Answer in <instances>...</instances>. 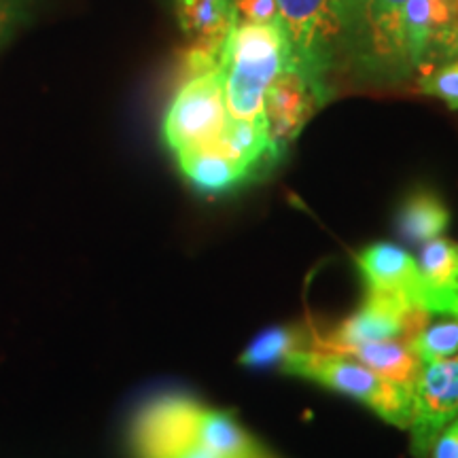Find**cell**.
Segmentation results:
<instances>
[{
	"mask_svg": "<svg viewBox=\"0 0 458 458\" xmlns=\"http://www.w3.org/2000/svg\"><path fill=\"white\" fill-rule=\"evenodd\" d=\"M136 458H283L232 411L185 394L147 405L131 428Z\"/></svg>",
	"mask_w": 458,
	"mask_h": 458,
	"instance_id": "cell-1",
	"label": "cell"
},
{
	"mask_svg": "<svg viewBox=\"0 0 458 458\" xmlns=\"http://www.w3.org/2000/svg\"><path fill=\"white\" fill-rule=\"evenodd\" d=\"M289 60L327 105L331 77L348 66L354 0H276Z\"/></svg>",
	"mask_w": 458,
	"mask_h": 458,
	"instance_id": "cell-2",
	"label": "cell"
},
{
	"mask_svg": "<svg viewBox=\"0 0 458 458\" xmlns=\"http://www.w3.org/2000/svg\"><path fill=\"white\" fill-rule=\"evenodd\" d=\"M289 57L283 28L238 21L223 51L227 117L266 122V94Z\"/></svg>",
	"mask_w": 458,
	"mask_h": 458,
	"instance_id": "cell-3",
	"label": "cell"
},
{
	"mask_svg": "<svg viewBox=\"0 0 458 458\" xmlns=\"http://www.w3.org/2000/svg\"><path fill=\"white\" fill-rule=\"evenodd\" d=\"M278 369L359 401L388 425L399 428L410 427L411 388L385 380L348 354L301 348L286 354L278 363Z\"/></svg>",
	"mask_w": 458,
	"mask_h": 458,
	"instance_id": "cell-4",
	"label": "cell"
},
{
	"mask_svg": "<svg viewBox=\"0 0 458 458\" xmlns=\"http://www.w3.org/2000/svg\"><path fill=\"white\" fill-rule=\"evenodd\" d=\"M410 0H354L348 66L359 79L394 83L411 71L403 49V11Z\"/></svg>",
	"mask_w": 458,
	"mask_h": 458,
	"instance_id": "cell-5",
	"label": "cell"
},
{
	"mask_svg": "<svg viewBox=\"0 0 458 458\" xmlns=\"http://www.w3.org/2000/svg\"><path fill=\"white\" fill-rule=\"evenodd\" d=\"M227 122L225 71L187 77L164 119V139L174 153L206 145L221 136Z\"/></svg>",
	"mask_w": 458,
	"mask_h": 458,
	"instance_id": "cell-6",
	"label": "cell"
},
{
	"mask_svg": "<svg viewBox=\"0 0 458 458\" xmlns=\"http://www.w3.org/2000/svg\"><path fill=\"white\" fill-rule=\"evenodd\" d=\"M458 418V352L422 368L411 393L410 452L428 458L437 435Z\"/></svg>",
	"mask_w": 458,
	"mask_h": 458,
	"instance_id": "cell-7",
	"label": "cell"
},
{
	"mask_svg": "<svg viewBox=\"0 0 458 458\" xmlns=\"http://www.w3.org/2000/svg\"><path fill=\"white\" fill-rule=\"evenodd\" d=\"M458 0H410L403 11V49L410 71L427 72L454 57Z\"/></svg>",
	"mask_w": 458,
	"mask_h": 458,
	"instance_id": "cell-8",
	"label": "cell"
},
{
	"mask_svg": "<svg viewBox=\"0 0 458 458\" xmlns=\"http://www.w3.org/2000/svg\"><path fill=\"white\" fill-rule=\"evenodd\" d=\"M325 106L314 85L286 57L266 94V122L274 156L293 142L312 114Z\"/></svg>",
	"mask_w": 458,
	"mask_h": 458,
	"instance_id": "cell-9",
	"label": "cell"
},
{
	"mask_svg": "<svg viewBox=\"0 0 458 458\" xmlns=\"http://www.w3.org/2000/svg\"><path fill=\"white\" fill-rule=\"evenodd\" d=\"M357 266L363 274L368 291L388 295L410 310H422L425 291L418 259L401 246L376 242L357 255Z\"/></svg>",
	"mask_w": 458,
	"mask_h": 458,
	"instance_id": "cell-10",
	"label": "cell"
},
{
	"mask_svg": "<svg viewBox=\"0 0 458 458\" xmlns=\"http://www.w3.org/2000/svg\"><path fill=\"white\" fill-rule=\"evenodd\" d=\"M411 312L393 297L368 291L363 303L352 317H348L327 337L314 340L312 348H331L340 344H371L385 340H399L405 329V320Z\"/></svg>",
	"mask_w": 458,
	"mask_h": 458,
	"instance_id": "cell-11",
	"label": "cell"
},
{
	"mask_svg": "<svg viewBox=\"0 0 458 458\" xmlns=\"http://www.w3.org/2000/svg\"><path fill=\"white\" fill-rule=\"evenodd\" d=\"M422 308L431 318L452 317L458 310V246L450 240L435 238L422 244L420 259Z\"/></svg>",
	"mask_w": 458,
	"mask_h": 458,
	"instance_id": "cell-12",
	"label": "cell"
},
{
	"mask_svg": "<svg viewBox=\"0 0 458 458\" xmlns=\"http://www.w3.org/2000/svg\"><path fill=\"white\" fill-rule=\"evenodd\" d=\"M320 351L348 354V357L357 359L359 363H363L365 368L376 371V374L385 377V380L394 382V385L399 386L411 388V393H414L418 376H420L422 368H425V363L416 357V352L401 340H385L371 344H340V346L320 348Z\"/></svg>",
	"mask_w": 458,
	"mask_h": 458,
	"instance_id": "cell-13",
	"label": "cell"
},
{
	"mask_svg": "<svg viewBox=\"0 0 458 458\" xmlns=\"http://www.w3.org/2000/svg\"><path fill=\"white\" fill-rule=\"evenodd\" d=\"M176 159L182 174L202 191H225L250 174L246 165L221 147L219 139L176 153Z\"/></svg>",
	"mask_w": 458,
	"mask_h": 458,
	"instance_id": "cell-14",
	"label": "cell"
},
{
	"mask_svg": "<svg viewBox=\"0 0 458 458\" xmlns=\"http://www.w3.org/2000/svg\"><path fill=\"white\" fill-rule=\"evenodd\" d=\"M397 223L405 240L427 244L435 238H442L450 223V213L433 191H414L401 206Z\"/></svg>",
	"mask_w": 458,
	"mask_h": 458,
	"instance_id": "cell-15",
	"label": "cell"
},
{
	"mask_svg": "<svg viewBox=\"0 0 458 458\" xmlns=\"http://www.w3.org/2000/svg\"><path fill=\"white\" fill-rule=\"evenodd\" d=\"M308 340L310 335L303 334L300 327H274L261 334L240 354V363L244 368H270V365L280 363L289 352L310 348Z\"/></svg>",
	"mask_w": 458,
	"mask_h": 458,
	"instance_id": "cell-16",
	"label": "cell"
},
{
	"mask_svg": "<svg viewBox=\"0 0 458 458\" xmlns=\"http://www.w3.org/2000/svg\"><path fill=\"white\" fill-rule=\"evenodd\" d=\"M408 346L422 363L448 359L458 352V310L452 317L431 318Z\"/></svg>",
	"mask_w": 458,
	"mask_h": 458,
	"instance_id": "cell-17",
	"label": "cell"
},
{
	"mask_svg": "<svg viewBox=\"0 0 458 458\" xmlns=\"http://www.w3.org/2000/svg\"><path fill=\"white\" fill-rule=\"evenodd\" d=\"M418 89L458 111V57L422 72L418 77Z\"/></svg>",
	"mask_w": 458,
	"mask_h": 458,
	"instance_id": "cell-18",
	"label": "cell"
},
{
	"mask_svg": "<svg viewBox=\"0 0 458 458\" xmlns=\"http://www.w3.org/2000/svg\"><path fill=\"white\" fill-rule=\"evenodd\" d=\"M232 7L238 21H249V24H276L278 21L276 0H232Z\"/></svg>",
	"mask_w": 458,
	"mask_h": 458,
	"instance_id": "cell-19",
	"label": "cell"
},
{
	"mask_svg": "<svg viewBox=\"0 0 458 458\" xmlns=\"http://www.w3.org/2000/svg\"><path fill=\"white\" fill-rule=\"evenodd\" d=\"M428 458H458V418L437 435L428 452Z\"/></svg>",
	"mask_w": 458,
	"mask_h": 458,
	"instance_id": "cell-20",
	"label": "cell"
},
{
	"mask_svg": "<svg viewBox=\"0 0 458 458\" xmlns=\"http://www.w3.org/2000/svg\"><path fill=\"white\" fill-rule=\"evenodd\" d=\"M15 0H0V34L7 30L11 17H13Z\"/></svg>",
	"mask_w": 458,
	"mask_h": 458,
	"instance_id": "cell-21",
	"label": "cell"
},
{
	"mask_svg": "<svg viewBox=\"0 0 458 458\" xmlns=\"http://www.w3.org/2000/svg\"><path fill=\"white\" fill-rule=\"evenodd\" d=\"M454 57H458V32H456V38H454Z\"/></svg>",
	"mask_w": 458,
	"mask_h": 458,
	"instance_id": "cell-22",
	"label": "cell"
}]
</instances>
